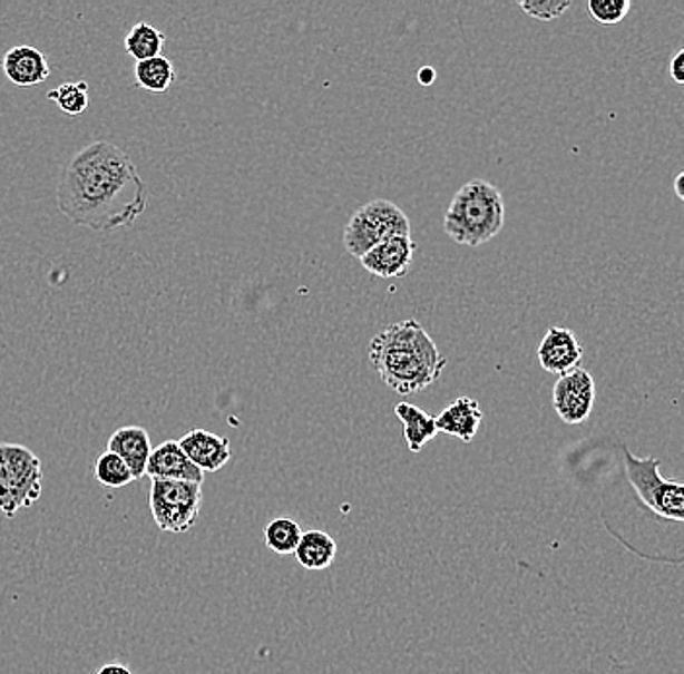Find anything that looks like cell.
Wrapping results in <instances>:
<instances>
[{
    "label": "cell",
    "mask_w": 684,
    "mask_h": 674,
    "mask_svg": "<svg viewBox=\"0 0 684 674\" xmlns=\"http://www.w3.org/2000/svg\"><path fill=\"white\" fill-rule=\"evenodd\" d=\"M135 80L143 90L150 94H166L175 82L174 62L168 57H154L135 65Z\"/></svg>",
    "instance_id": "cell-18"
},
{
    "label": "cell",
    "mask_w": 684,
    "mask_h": 674,
    "mask_svg": "<svg viewBox=\"0 0 684 674\" xmlns=\"http://www.w3.org/2000/svg\"><path fill=\"white\" fill-rule=\"evenodd\" d=\"M57 205L75 226L111 234L146 213L148 187L127 152L109 140H96L62 169Z\"/></svg>",
    "instance_id": "cell-1"
},
{
    "label": "cell",
    "mask_w": 684,
    "mask_h": 674,
    "mask_svg": "<svg viewBox=\"0 0 684 674\" xmlns=\"http://www.w3.org/2000/svg\"><path fill=\"white\" fill-rule=\"evenodd\" d=\"M294 556H296L297 564L310 572L331 568L336 556L335 538L325 530H305L300 537Z\"/></svg>",
    "instance_id": "cell-16"
},
{
    "label": "cell",
    "mask_w": 684,
    "mask_h": 674,
    "mask_svg": "<svg viewBox=\"0 0 684 674\" xmlns=\"http://www.w3.org/2000/svg\"><path fill=\"white\" fill-rule=\"evenodd\" d=\"M539 364L547 373L564 375L584 360V344L568 326H550L539 344Z\"/></svg>",
    "instance_id": "cell-9"
},
{
    "label": "cell",
    "mask_w": 684,
    "mask_h": 674,
    "mask_svg": "<svg viewBox=\"0 0 684 674\" xmlns=\"http://www.w3.org/2000/svg\"><path fill=\"white\" fill-rule=\"evenodd\" d=\"M94 472H96L99 485L107 486V488H123V486L135 482L129 467L125 465L121 457H117L111 451L99 455Z\"/></svg>",
    "instance_id": "cell-22"
},
{
    "label": "cell",
    "mask_w": 684,
    "mask_h": 674,
    "mask_svg": "<svg viewBox=\"0 0 684 674\" xmlns=\"http://www.w3.org/2000/svg\"><path fill=\"white\" fill-rule=\"evenodd\" d=\"M183 453L203 472H216L228 465L232 459V448L228 438L208 430H190L177 441Z\"/></svg>",
    "instance_id": "cell-12"
},
{
    "label": "cell",
    "mask_w": 684,
    "mask_h": 674,
    "mask_svg": "<svg viewBox=\"0 0 684 674\" xmlns=\"http://www.w3.org/2000/svg\"><path fill=\"white\" fill-rule=\"evenodd\" d=\"M395 414L403 424L404 441L412 453H420L422 448L438 436L433 417L419 407L409 404V402H399L395 407Z\"/></svg>",
    "instance_id": "cell-17"
},
{
    "label": "cell",
    "mask_w": 684,
    "mask_h": 674,
    "mask_svg": "<svg viewBox=\"0 0 684 674\" xmlns=\"http://www.w3.org/2000/svg\"><path fill=\"white\" fill-rule=\"evenodd\" d=\"M684 172H678L677 179H675V193H677L678 201H684Z\"/></svg>",
    "instance_id": "cell-28"
},
{
    "label": "cell",
    "mask_w": 684,
    "mask_h": 674,
    "mask_svg": "<svg viewBox=\"0 0 684 674\" xmlns=\"http://www.w3.org/2000/svg\"><path fill=\"white\" fill-rule=\"evenodd\" d=\"M525 14L540 22H550L566 14L571 8L570 0H545V2H519Z\"/></svg>",
    "instance_id": "cell-24"
},
{
    "label": "cell",
    "mask_w": 684,
    "mask_h": 674,
    "mask_svg": "<svg viewBox=\"0 0 684 674\" xmlns=\"http://www.w3.org/2000/svg\"><path fill=\"white\" fill-rule=\"evenodd\" d=\"M403 235H411V222L407 214L388 198H378L352 214L342 232V243L352 257L360 258L375 245Z\"/></svg>",
    "instance_id": "cell-5"
},
{
    "label": "cell",
    "mask_w": 684,
    "mask_h": 674,
    "mask_svg": "<svg viewBox=\"0 0 684 674\" xmlns=\"http://www.w3.org/2000/svg\"><path fill=\"white\" fill-rule=\"evenodd\" d=\"M150 433L146 432L140 426H125L111 433L107 441V451L121 457L125 465L129 467L135 480L146 477V465L153 453Z\"/></svg>",
    "instance_id": "cell-14"
},
{
    "label": "cell",
    "mask_w": 684,
    "mask_h": 674,
    "mask_svg": "<svg viewBox=\"0 0 684 674\" xmlns=\"http://www.w3.org/2000/svg\"><path fill=\"white\" fill-rule=\"evenodd\" d=\"M595 404L594 375L582 365L558 378L553 389V407L564 424H584Z\"/></svg>",
    "instance_id": "cell-8"
},
{
    "label": "cell",
    "mask_w": 684,
    "mask_h": 674,
    "mask_svg": "<svg viewBox=\"0 0 684 674\" xmlns=\"http://www.w3.org/2000/svg\"><path fill=\"white\" fill-rule=\"evenodd\" d=\"M146 477L153 480H179L201 486L205 482V472L190 462L189 457L183 453V449L175 440L164 441L158 448L153 449L146 465Z\"/></svg>",
    "instance_id": "cell-11"
},
{
    "label": "cell",
    "mask_w": 684,
    "mask_h": 674,
    "mask_svg": "<svg viewBox=\"0 0 684 674\" xmlns=\"http://www.w3.org/2000/svg\"><path fill=\"white\" fill-rule=\"evenodd\" d=\"M2 70L10 82L22 88L46 82L51 75L46 55L33 46L12 47L2 59Z\"/></svg>",
    "instance_id": "cell-13"
},
{
    "label": "cell",
    "mask_w": 684,
    "mask_h": 674,
    "mask_svg": "<svg viewBox=\"0 0 684 674\" xmlns=\"http://www.w3.org/2000/svg\"><path fill=\"white\" fill-rule=\"evenodd\" d=\"M370 362L393 393L417 394L433 385L448 368L427 329L414 319L385 326L370 342Z\"/></svg>",
    "instance_id": "cell-2"
},
{
    "label": "cell",
    "mask_w": 684,
    "mask_h": 674,
    "mask_svg": "<svg viewBox=\"0 0 684 674\" xmlns=\"http://www.w3.org/2000/svg\"><path fill=\"white\" fill-rule=\"evenodd\" d=\"M504 221L502 193L492 183L472 179L451 198L443 216V229L459 245L480 247L502 232Z\"/></svg>",
    "instance_id": "cell-3"
},
{
    "label": "cell",
    "mask_w": 684,
    "mask_h": 674,
    "mask_svg": "<svg viewBox=\"0 0 684 674\" xmlns=\"http://www.w3.org/2000/svg\"><path fill=\"white\" fill-rule=\"evenodd\" d=\"M98 674H133V671L125 665H119V663H109V665L99 668Z\"/></svg>",
    "instance_id": "cell-26"
},
{
    "label": "cell",
    "mask_w": 684,
    "mask_h": 674,
    "mask_svg": "<svg viewBox=\"0 0 684 674\" xmlns=\"http://www.w3.org/2000/svg\"><path fill=\"white\" fill-rule=\"evenodd\" d=\"M90 86L85 80L65 82L47 94V99L55 101L62 114L82 115L90 107Z\"/></svg>",
    "instance_id": "cell-21"
},
{
    "label": "cell",
    "mask_w": 684,
    "mask_h": 674,
    "mask_svg": "<svg viewBox=\"0 0 684 674\" xmlns=\"http://www.w3.org/2000/svg\"><path fill=\"white\" fill-rule=\"evenodd\" d=\"M166 36L158 28L148 22H138L130 28L129 36L125 38V51L137 62L148 61L154 57H160Z\"/></svg>",
    "instance_id": "cell-19"
},
{
    "label": "cell",
    "mask_w": 684,
    "mask_h": 674,
    "mask_svg": "<svg viewBox=\"0 0 684 674\" xmlns=\"http://www.w3.org/2000/svg\"><path fill=\"white\" fill-rule=\"evenodd\" d=\"M670 75L677 84H684V51L681 49L670 62Z\"/></svg>",
    "instance_id": "cell-25"
},
{
    "label": "cell",
    "mask_w": 684,
    "mask_h": 674,
    "mask_svg": "<svg viewBox=\"0 0 684 674\" xmlns=\"http://www.w3.org/2000/svg\"><path fill=\"white\" fill-rule=\"evenodd\" d=\"M43 469L38 455L18 443H0V511L12 519L41 498Z\"/></svg>",
    "instance_id": "cell-4"
},
{
    "label": "cell",
    "mask_w": 684,
    "mask_h": 674,
    "mask_svg": "<svg viewBox=\"0 0 684 674\" xmlns=\"http://www.w3.org/2000/svg\"><path fill=\"white\" fill-rule=\"evenodd\" d=\"M148 504L158 529L187 533L197 524L203 506V486L179 480H153Z\"/></svg>",
    "instance_id": "cell-7"
},
{
    "label": "cell",
    "mask_w": 684,
    "mask_h": 674,
    "mask_svg": "<svg viewBox=\"0 0 684 674\" xmlns=\"http://www.w3.org/2000/svg\"><path fill=\"white\" fill-rule=\"evenodd\" d=\"M419 82L422 86H432L436 82V70L432 67H424V69L419 70Z\"/></svg>",
    "instance_id": "cell-27"
},
{
    "label": "cell",
    "mask_w": 684,
    "mask_h": 674,
    "mask_svg": "<svg viewBox=\"0 0 684 674\" xmlns=\"http://www.w3.org/2000/svg\"><path fill=\"white\" fill-rule=\"evenodd\" d=\"M302 527L289 517H279L273 519L271 524L265 527V545L273 550V553L281 554V556H289V554L296 553L297 543L302 537Z\"/></svg>",
    "instance_id": "cell-20"
},
{
    "label": "cell",
    "mask_w": 684,
    "mask_h": 674,
    "mask_svg": "<svg viewBox=\"0 0 684 674\" xmlns=\"http://www.w3.org/2000/svg\"><path fill=\"white\" fill-rule=\"evenodd\" d=\"M482 418L485 414L480 410L479 402L471 397H459L456 401L449 402L438 417H433V422H436L438 432L448 433L457 440L471 443L475 436L479 433Z\"/></svg>",
    "instance_id": "cell-15"
},
{
    "label": "cell",
    "mask_w": 684,
    "mask_h": 674,
    "mask_svg": "<svg viewBox=\"0 0 684 674\" xmlns=\"http://www.w3.org/2000/svg\"><path fill=\"white\" fill-rule=\"evenodd\" d=\"M631 0H589L587 10L595 22L603 26H615L623 22L624 18L631 12Z\"/></svg>",
    "instance_id": "cell-23"
},
{
    "label": "cell",
    "mask_w": 684,
    "mask_h": 674,
    "mask_svg": "<svg viewBox=\"0 0 684 674\" xmlns=\"http://www.w3.org/2000/svg\"><path fill=\"white\" fill-rule=\"evenodd\" d=\"M417 243L409 237H393L388 242L375 245L368 251L364 257L358 258L368 273L378 279H403L411 271L412 257H414Z\"/></svg>",
    "instance_id": "cell-10"
},
{
    "label": "cell",
    "mask_w": 684,
    "mask_h": 674,
    "mask_svg": "<svg viewBox=\"0 0 684 674\" xmlns=\"http://www.w3.org/2000/svg\"><path fill=\"white\" fill-rule=\"evenodd\" d=\"M624 467L632 490L636 492L642 504L652 509L655 516L683 521L684 519V485L681 480H665L659 475V459L647 457L639 459L624 446Z\"/></svg>",
    "instance_id": "cell-6"
}]
</instances>
